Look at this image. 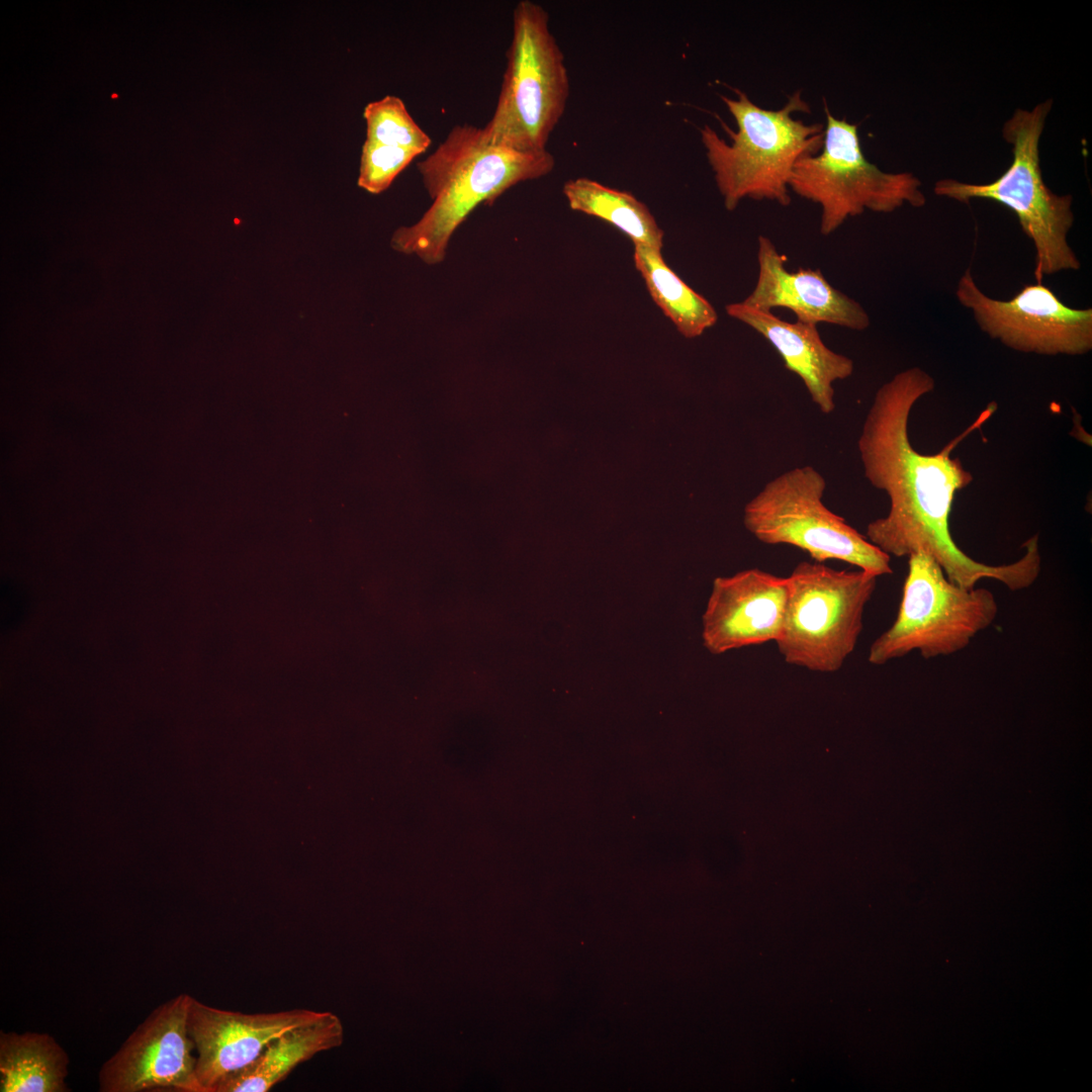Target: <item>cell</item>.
<instances>
[{
	"label": "cell",
	"mask_w": 1092,
	"mask_h": 1092,
	"mask_svg": "<svg viewBox=\"0 0 1092 1092\" xmlns=\"http://www.w3.org/2000/svg\"><path fill=\"white\" fill-rule=\"evenodd\" d=\"M935 387L934 378L920 367L895 374L876 392L857 441L863 473L869 482L889 497L885 517L867 526V539L890 557L916 552L931 556L946 577L967 588L992 578L1010 590L1030 586L1039 576L1038 536L1022 546L1024 554L1008 564L989 565L966 554L952 539L949 517L954 495L973 481V475L951 451L992 416L989 404L963 433L935 454H922L908 433L914 404Z\"/></svg>",
	"instance_id": "1"
},
{
	"label": "cell",
	"mask_w": 1092,
	"mask_h": 1092,
	"mask_svg": "<svg viewBox=\"0 0 1092 1092\" xmlns=\"http://www.w3.org/2000/svg\"><path fill=\"white\" fill-rule=\"evenodd\" d=\"M548 151L521 152L488 143L482 127L455 125L438 148L418 163L431 206L412 225L397 229L391 247L426 264L442 262L448 243L480 203L491 204L512 186L549 174Z\"/></svg>",
	"instance_id": "2"
},
{
	"label": "cell",
	"mask_w": 1092,
	"mask_h": 1092,
	"mask_svg": "<svg viewBox=\"0 0 1092 1092\" xmlns=\"http://www.w3.org/2000/svg\"><path fill=\"white\" fill-rule=\"evenodd\" d=\"M733 90L735 98L721 95L737 125L733 130L721 121L731 142L727 143L709 124L700 128L724 206L734 210L745 198L788 206L793 169L802 158L820 152L825 125L793 117L796 112H811L800 91L792 94L781 109L768 110L753 103L743 91Z\"/></svg>",
	"instance_id": "3"
},
{
	"label": "cell",
	"mask_w": 1092,
	"mask_h": 1092,
	"mask_svg": "<svg viewBox=\"0 0 1092 1092\" xmlns=\"http://www.w3.org/2000/svg\"><path fill=\"white\" fill-rule=\"evenodd\" d=\"M1052 101L1031 110L1016 109L1003 126V136L1012 145L1008 169L996 180L973 184L953 179L935 183L934 193L960 202L972 199L996 201L1014 212L1022 232L1035 250L1034 277L1062 271H1076L1081 262L1068 243L1074 223L1071 195H1058L1044 183L1040 170L1039 140Z\"/></svg>",
	"instance_id": "4"
},
{
	"label": "cell",
	"mask_w": 1092,
	"mask_h": 1092,
	"mask_svg": "<svg viewBox=\"0 0 1092 1092\" xmlns=\"http://www.w3.org/2000/svg\"><path fill=\"white\" fill-rule=\"evenodd\" d=\"M494 111L482 127L492 145L521 152L545 151L569 96L564 55L549 26L544 7L517 3L513 35Z\"/></svg>",
	"instance_id": "5"
},
{
	"label": "cell",
	"mask_w": 1092,
	"mask_h": 1092,
	"mask_svg": "<svg viewBox=\"0 0 1092 1092\" xmlns=\"http://www.w3.org/2000/svg\"><path fill=\"white\" fill-rule=\"evenodd\" d=\"M998 604L987 588L963 587L950 581L928 554L908 556V572L894 623L872 643L874 665L919 651L926 659L966 648L994 622Z\"/></svg>",
	"instance_id": "6"
},
{
	"label": "cell",
	"mask_w": 1092,
	"mask_h": 1092,
	"mask_svg": "<svg viewBox=\"0 0 1092 1092\" xmlns=\"http://www.w3.org/2000/svg\"><path fill=\"white\" fill-rule=\"evenodd\" d=\"M877 576L802 561L788 576L790 596L781 636L784 660L816 672H835L853 652Z\"/></svg>",
	"instance_id": "7"
},
{
	"label": "cell",
	"mask_w": 1092,
	"mask_h": 1092,
	"mask_svg": "<svg viewBox=\"0 0 1092 1092\" xmlns=\"http://www.w3.org/2000/svg\"><path fill=\"white\" fill-rule=\"evenodd\" d=\"M825 489L814 467L792 468L745 506L744 526L761 543L797 547L815 562L839 560L877 577L893 573L891 557L824 505Z\"/></svg>",
	"instance_id": "8"
},
{
	"label": "cell",
	"mask_w": 1092,
	"mask_h": 1092,
	"mask_svg": "<svg viewBox=\"0 0 1092 1092\" xmlns=\"http://www.w3.org/2000/svg\"><path fill=\"white\" fill-rule=\"evenodd\" d=\"M823 145L815 156L802 158L789 182L790 191L821 207L819 231L829 236L866 210L893 212L909 204L922 207L926 197L912 173H888L863 155L858 125L836 118L824 100Z\"/></svg>",
	"instance_id": "9"
},
{
	"label": "cell",
	"mask_w": 1092,
	"mask_h": 1092,
	"mask_svg": "<svg viewBox=\"0 0 1092 1092\" xmlns=\"http://www.w3.org/2000/svg\"><path fill=\"white\" fill-rule=\"evenodd\" d=\"M956 297L983 333L1014 351L1079 356L1092 350V308L1067 305L1041 282L1024 285L1008 300L996 299L980 289L968 268Z\"/></svg>",
	"instance_id": "10"
},
{
	"label": "cell",
	"mask_w": 1092,
	"mask_h": 1092,
	"mask_svg": "<svg viewBox=\"0 0 1092 1092\" xmlns=\"http://www.w3.org/2000/svg\"><path fill=\"white\" fill-rule=\"evenodd\" d=\"M191 996L181 993L156 1007L103 1063L100 1092H203L188 1031Z\"/></svg>",
	"instance_id": "11"
},
{
	"label": "cell",
	"mask_w": 1092,
	"mask_h": 1092,
	"mask_svg": "<svg viewBox=\"0 0 1092 1092\" xmlns=\"http://www.w3.org/2000/svg\"><path fill=\"white\" fill-rule=\"evenodd\" d=\"M306 1008L268 1013L219 1009L191 996L188 1031L196 1053V1076L203 1092L253 1063L283 1032L320 1018Z\"/></svg>",
	"instance_id": "12"
},
{
	"label": "cell",
	"mask_w": 1092,
	"mask_h": 1092,
	"mask_svg": "<svg viewBox=\"0 0 1092 1092\" xmlns=\"http://www.w3.org/2000/svg\"><path fill=\"white\" fill-rule=\"evenodd\" d=\"M790 596L788 576L758 568L714 579L702 616L704 647L718 655L781 636Z\"/></svg>",
	"instance_id": "13"
},
{
	"label": "cell",
	"mask_w": 1092,
	"mask_h": 1092,
	"mask_svg": "<svg viewBox=\"0 0 1092 1092\" xmlns=\"http://www.w3.org/2000/svg\"><path fill=\"white\" fill-rule=\"evenodd\" d=\"M787 260L769 238L759 236L757 280L742 302L764 311L788 308L797 321L809 324H830L853 331L870 327L871 318L863 306L832 286L820 269L790 271Z\"/></svg>",
	"instance_id": "14"
},
{
	"label": "cell",
	"mask_w": 1092,
	"mask_h": 1092,
	"mask_svg": "<svg viewBox=\"0 0 1092 1092\" xmlns=\"http://www.w3.org/2000/svg\"><path fill=\"white\" fill-rule=\"evenodd\" d=\"M726 313L761 335L780 354L785 367L803 382L813 403L825 415L835 410L834 383L852 375L853 361L831 350L817 325L782 320L744 302L729 303Z\"/></svg>",
	"instance_id": "15"
},
{
	"label": "cell",
	"mask_w": 1092,
	"mask_h": 1092,
	"mask_svg": "<svg viewBox=\"0 0 1092 1092\" xmlns=\"http://www.w3.org/2000/svg\"><path fill=\"white\" fill-rule=\"evenodd\" d=\"M344 1028L339 1016L325 1011L308 1023L293 1027L268 1043L249 1066L224 1078L213 1092H267L300 1064L340 1046Z\"/></svg>",
	"instance_id": "16"
},
{
	"label": "cell",
	"mask_w": 1092,
	"mask_h": 1092,
	"mask_svg": "<svg viewBox=\"0 0 1092 1092\" xmlns=\"http://www.w3.org/2000/svg\"><path fill=\"white\" fill-rule=\"evenodd\" d=\"M70 1058L46 1032L0 1031V1092H67Z\"/></svg>",
	"instance_id": "17"
},
{
	"label": "cell",
	"mask_w": 1092,
	"mask_h": 1092,
	"mask_svg": "<svg viewBox=\"0 0 1092 1092\" xmlns=\"http://www.w3.org/2000/svg\"><path fill=\"white\" fill-rule=\"evenodd\" d=\"M569 207L600 218L625 234L634 247L662 250L664 233L642 201L628 191L579 177L564 183Z\"/></svg>",
	"instance_id": "18"
},
{
	"label": "cell",
	"mask_w": 1092,
	"mask_h": 1092,
	"mask_svg": "<svg viewBox=\"0 0 1092 1092\" xmlns=\"http://www.w3.org/2000/svg\"><path fill=\"white\" fill-rule=\"evenodd\" d=\"M634 263L653 301L684 337H700L716 325L715 307L668 267L660 250L634 247Z\"/></svg>",
	"instance_id": "19"
},
{
	"label": "cell",
	"mask_w": 1092,
	"mask_h": 1092,
	"mask_svg": "<svg viewBox=\"0 0 1092 1092\" xmlns=\"http://www.w3.org/2000/svg\"><path fill=\"white\" fill-rule=\"evenodd\" d=\"M366 140L425 153L432 141L408 113L404 102L393 95L369 102L363 111Z\"/></svg>",
	"instance_id": "20"
},
{
	"label": "cell",
	"mask_w": 1092,
	"mask_h": 1092,
	"mask_svg": "<svg viewBox=\"0 0 1092 1092\" xmlns=\"http://www.w3.org/2000/svg\"><path fill=\"white\" fill-rule=\"evenodd\" d=\"M420 152L365 140L357 184L371 194L385 191Z\"/></svg>",
	"instance_id": "21"
},
{
	"label": "cell",
	"mask_w": 1092,
	"mask_h": 1092,
	"mask_svg": "<svg viewBox=\"0 0 1092 1092\" xmlns=\"http://www.w3.org/2000/svg\"><path fill=\"white\" fill-rule=\"evenodd\" d=\"M116 96H117L116 94H113V95H112V98H115Z\"/></svg>",
	"instance_id": "22"
}]
</instances>
